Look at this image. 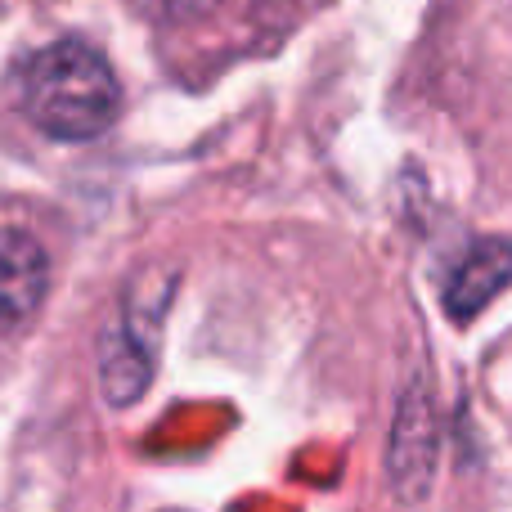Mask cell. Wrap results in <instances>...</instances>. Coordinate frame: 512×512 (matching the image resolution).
Wrapping results in <instances>:
<instances>
[{
	"label": "cell",
	"mask_w": 512,
	"mask_h": 512,
	"mask_svg": "<svg viewBox=\"0 0 512 512\" xmlns=\"http://www.w3.org/2000/svg\"><path fill=\"white\" fill-rule=\"evenodd\" d=\"M18 108L41 135L81 144L117 122L122 86L95 45L63 36L18 68Z\"/></svg>",
	"instance_id": "cell-1"
},
{
	"label": "cell",
	"mask_w": 512,
	"mask_h": 512,
	"mask_svg": "<svg viewBox=\"0 0 512 512\" xmlns=\"http://www.w3.org/2000/svg\"><path fill=\"white\" fill-rule=\"evenodd\" d=\"M171 283H162V292L153 301H144V306L131 292L122 306V319L99 342V382H104L108 405H135L149 391L153 351H158V328H162V315H167Z\"/></svg>",
	"instance_id": "cell-2"
},
{
	"label": "cell",
	"mask_w": 512,
	"mask_h": 512,
	"mask_svg": "<svg viewBox=\"0 0 512 512\" xmlns=\"http://www.w3.org/2000/svg\"><path fill=\"white\" fill-rule=\"evenodd\" d=\"M436 459H441V418H436V400L427 391V382H414L400 400L396 427H391V454H387V472L391 486L405 504L427 499L436 477Z\"/></svg>",
	"instance_id": "cell-3"
},
{
	"label": "cell",
	"mask_w": 512,
	"mask_h": 512,
	"mask_svg": "<svg viewBox=\"0 0 512 512\" xmlns=\"http://www.w3.org/2000/svg\"><path fill=\"white\" fill-rule=\"evenodd\" d=\"M50 292V256L23 230L0 225V328H18Z\"/></svg>",
	"instance_id": "cell-4"
},
{
	"label": "cell",
	"mask_w": 512,
	"mask_h": 512,
	"mask_svg": "<svg viewBox=\"0 0 512 512\" xmlns=\"http://www.w3.org/2000/svg\"><path fill=\"white\" fill-rule=\"evenodd\" d=\"M508 283H512V239L477 243V248L454 265V279L445 283V315L468 324V319L481 315Z\"/></svg>",
	"instance_id": "cell-5"
},
{
	"label": "cell",
	"mask_w": 512,
	"mask_h": 512,
	"mask_svg": "<svg viewBox=\"0 0 512 512\" xmlns=\"http://www.w3.org/2000/svg\"><path fill=\"white\" fill-rule=\"evenodd\" d=\"M131 5L153 23H185V18L207 14L216 0H131Z\"/></svg>",
	"instance_id": "cell-6"
}]
</instances>
